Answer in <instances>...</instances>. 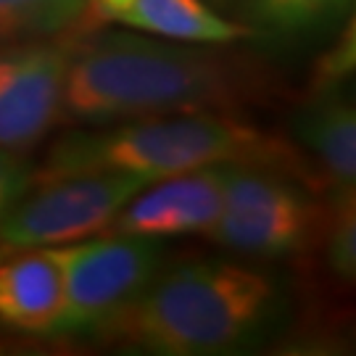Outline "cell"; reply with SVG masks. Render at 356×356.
Segmentation results:
<instances>
[{
    "label": "cell",
    "mask_w": 356,
    "mask_h": 356,
    "mask_svg": "<svg viewBox=\"0 0 356 356\" xmlns=\"http://www.w3.org/2000/svg\"><path fill=\"white\" fill-rule=\"evenodd\" d=\"M293 132L317 161L332 191L354 188L356 114L354 103L338 85H325L293 119Z\"/></svg>",
    "instance_id": "obj_11"
},
{
    "label": "cell",
    "mask_w": 356,
    "mask_h": 356,
    "mask_svg": "<svg viewBox=\"0 0 356 356\" xmlns=\"http://www.w3.org/2000/svg\"><path fill=\"white\" fill-rule=\"evenodd\" d=\"M88 8L90 0H0V42L48 40L79 24Z\"/></svg>",
    "instance_id": "obj_12"
},
{
    "label": "cell",
    "mask_w": 356,
    "mask_h": 356,
    "mask_svg": "<svg viewBox=\"0 0 356 356\" xmlns=\"http://www.w3.org/2000/svg\"><path fill=\"white\" fill-rule=\"evenodd\" d=\"M317 206L293 179L261 164H225V198L204 235L245 256L301 251L317 229Z\"/></svg>",
    "instance_id": "obj_6"
},
{
    "label": "cell",
    "mask_w": 356,
    "mask_h": 356,
    "mask_svg": "<svg viewBox=\"0 0 356 356\" xmlns=\"http://www.w3.org/2000/svg\"><path fill=\"white\" fill-rule=\"evenodd\" d=\"M288 296L261 269L191 259L156 275L114 319L106 341L159 356L235 354L267 341L282 325Z\"/></svg>",
    "instance_id": "obj_1"
},
{
    "label": "cell",
    "mask_w": 356,
    "mask_h": 356,
    "mask_svg": "<svg viewBox=\"0 0 356 356\" xmlns=\"http://www.w3.org/2000/svg\"><path fill=\"white\" fill-rule=\"evenodd\" d=\"M72 48L66 42H19L0 51V148L24 151L38 143L64 103Z\"/></svg>",
    "instance_id": "obj_7"
},
{
    "label": "cell",
    "mask_w": 356,
    "mask_h": 356,
    "mask_svg": "<svg viewBox=\"0 0 356 356\" xmlns=\"http://www.w3.org/2000/svg\"><path fill=\"white\" fill-rule=\"evenodd\" d=\"M225 198V164L182 172L175 177L148 182L116 219L114 232L175 238L188 232H206L211 227Z\"/></svg>",
    "instance_id": "obj_8"
},
{
    "label": "cell",
    "mask_w": 356,
    "mask_h": 356,
    "mask_svg": "<svg viewBox=\"0 0 356 356\" xmlns=\"http://www.w3.org/2000/svg\"><path fill=\"white\" fill-rule=\"evenodd\" d=\"M32 169L16 151L0 148V219L16 204V198L29 188Z\"/></svg>",
    "instance_id": "obj_15"
},
{
    "label": "cell",
    "mask_w": 356,
    "mask_h": 356,
    "mask_svg": "<svg viewBox=\"0 0 356 356\" xmlns=\"http://www.w3.org/2000/svg\"><path fill=\"white\" fill-rule=\"evenodd\" d=\"M351 0H248V11L259 29L293 38L332 22Z\"/></svg>",
    "instance_id": "obj_13"
},
{
    "label": "cell",
    "mask_w": 356,
    "mask_h": 356,
    "mask_svg": "<svg viewBox=\"0 0 356 356\" xmlns=\"http://www.w3.org/2000/svg\"><path fill=\"white\" fill-rule=\"evenodd\" d=\"M325 254L330 269L354 280L356 275V201L354 188H338L325 219Z\"/></svg>",
    "instance_id": "obj_14"
},
{
    "label": "cell",
    "mask_w": 356,
    "mask_h": 356,
    "mask_svg": "<svg viewBox=\"0 0 356 356\" xmlns=\"http://www.w3.org/2000/svg\"><path fill=\"white\" fill-rule=\"evenodd\" d=\"M90 8L108 22L177 42L222 45L251 35L248 26L219 16L201 0H90Z\"/></svg>",
    "instance_id": "obj_10"
},
{
    "label": "cell",
    "mask_w": 356,
    "mask_h": 356,
    "mask_svg": "<svg viewBox=\"0 0 356 356\" xmlns=\"http://www.w3.org/2000/svg\"><path fill=\"white\" fill-rule=\"evenodd\" d=\"M148 182L122 172L32 175L0 219V248L66 245L111 227L116 214Z\"/></svg>",
    "instance_id": "obj_4"
},
{
    "label": "cell",
    "mask_w": 356,
    "mask_h": 356,
    "mask_svg": "<svg viewBox=\"0 0 356 356\" xmlns=\"http://www.w3.org/2000/svg\"><path fill=\"white\" fill-rule=\"evenodd\" d=\"M280 145L229 116L188 111L132 119L111 129L74 132L48 153L40 175L122 172L145 182L214 164H272Z\"/></svg>",
    "instance_id": "obj_3"
},
{
    "label": "cell",
    "mask_w": 356,
    "mask_h": 356,
    "mask_svg": "<svg viewBox=\"0 0 356 356\" xmlns=\"http://www.w3.org/2000/svg\"><path fill=\"white\" fill-rule=\"evenodd\" d=\"M61 312L64 261L58 248H0V325L51 335Z\"/></svg>",
    "instance_id": "obj_9"
},
{
    "label": "cell",
    "mask_w": 356,
    "mask_h": 356,
    "mask_svg": "<svg viewBox=\"0 0 356 356\" xmlns=\"http://www.w3.org/2000/svg\"><path fill=\"white\" fill-rule=\"evenodd\" d=\"M227 95V76L211 56L177 40L108 32L72 51L61 111L106 124L201 111Z\"/></svg>",
    "instance_id": "obj_2"
},
{
    "label": "cell",
    "mask_w": 356,
    "mask_h": 356,
    "mask_svg": "<svg viewBox=\"0 0 356 356\" xmlns=\"http://www.w3.org/2000/svg\"><path fill=\"white\" fill-rule=\"evenodd\" d=\"M64 261V312L58 335H90L114 319L161 272L166 245L159 238L111 232L58 248Z\"/></svg>",
    "instance_id": "obj_5"
}]
</instances>
